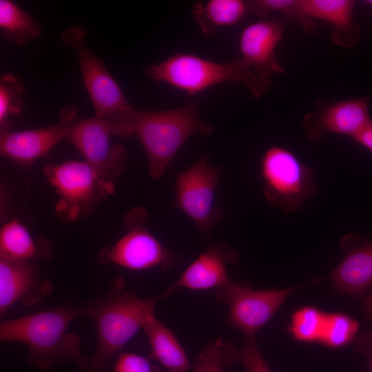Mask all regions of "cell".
Segmentation results:
<instances>
[{
  "label": "cell",
  "instance_id": "6da1fadb",
  "mask_svg": "<svg viewBox=\"0 0 372 372\" xmlns=\"http://www.w3.org/2000/svg\"><path fill=\"white\" fill-rule=\"evenodd\" d=\"M163 298L139 297L127 289L124 278L117 276L99 296L76 305L77 316L92 320L96 331L95 349L79 364L81 369L106 372L108 361L143 329Z\"/></svg>",
  "mask_w": 372,
  "mask_h": 372
},
{
  "label": "cell",
  "instance_id": "7a4b0ae2",
  "mask_svg": "<svg viewBox=\"0 0 372 372\" xmlns=\"http://www.w3.org/2000/svg\"><path fill=\"white\" fill-rule=\"evenodd\" d=\"M103 117L110 124L114 136L135 135L138 138L147 158L149 175L154 180L162 177L174 155L193 134L208 136L213 132L192 103L154 111L132 107Z\"/></svg>",
  "mask_w": 372,
  "mask_h": 372
},
{
  "label": "cell",
  "instance_id": "3957f363",
  "mask_svg": "<svg viewBox=\"0 0 372 372\" xmlns=\"http://www.w3.org/2000/svg\"><path fill=\"white\" fill-rule=\"evenodd\" d=\"M72 301L53 309L3 320L0 323V341L18 342L28 348L30 364L41 371L55 365L83 360L81 354V339L68 331L77 318Z\"/></svg>",
  "mask_w": 372,
  "mask_h": 372
},
{
  "label": "cell",
  "instance_id": "277c9868",
  "mask_svg": "<svg viewBox=\"0 0 372 372\" xmlns=\"http://www.w3.org/2000/svg\"><path fill=\"white\" fill-rule=\"evenodd\" d=\"M158 82L180 90L189 96L222 83L245 85L254 97H260L269 88L236 58L227 63L213 61L197 55L177 52L145 70Z\"/></svg>",
  "mask_w": 372,
  "mask_h": 372
},
{
  "label": "cell",
  "instance_id": "5b68a950",
  "mask_svg": "<svg viewBox=\"0 0 372 372\" xmlns=\"http://www.w3.org/2000/svg\"><path fill=\"white\" fill-rule=\"evenodd\" d=\"M43 171L59 196L56 213L65 221H75L90 214L114 191V183L103 178L85 161L49 164Z\"/></svg>",
  "mask_w": 372,
  "mask_h": 372
},
{
  "label": "cell",
  "instance_id": "8992f818",
  "mask_svg": "<svg viewBox=\"0 0 372 372\" xmlns=\"http://www.w3.org/2000/svg\"><path fill=\"white\" fill-rule=\"evenodd\" d=\"M260 174L265 199L286 213L300 208L318 190L313 169L282 146H271L264 152Z\"/></svg>",
  "mask_w": 372,
  "mask_h": 372
},
{
  "label": "cell",
  "instance_id": "52a82bcc",
  "mask_svg": "<svg viewBox=\"0 0 372 372\" xmlns=\"http://www.w3.org/2000/svg\"><path fill=\"white\" fill-rule=\"evenodd\" d=\"M221 172L220 167L211 166L207 157L202 156L175 174L172 206L185 214L205 235H209L223 218L222 211L214 205Z\"/></svg>",
  "mask_w": 372,
  "mask_h": 372
},
{
  "label": "cell",
  "instance_id": "ba28073f",
  "mask_svg": "<svg viewBox=\"0 0 372 372\" xmlns=\"http://www.w3.org/2000/svg\"><path fill=\"white\" fill-rule=\"evenodd\" d=\"M146 211L134 209L125 218L127 233L112 247L102 249L98 259L129 270L143 271L155 267L170 268L176 261V254L165 247L144 225Z\"/></svg>",
  "mask_w": 372,
  "mask_h": 372
},
{
  "label": "cell",
  "instance_id": "9c48e42d",
  "mask_svg": "<svg viewBox=\"0 0 372 372\" xmlns=\"http://www.w3.org/2000/svg\"><path fill=\"white\" fill-rule=\"evenodd\" d=\"M302 287L255 290L230 280L216 289V298L228 308L227 324L240 331L245 338H252L285 300Z\"/></svg>",
  "mask_w": 372,
  "mask_h": 372
},
{
  "label": "cell",
  "instance_id": "30bf717a",
  "mask_svg": "<svg viewBox=\"0 0 372 372\" xmlns=\"http://www.w3.org/2000/svg\"><path fill=\"white\" fill-rule=\"evenodd\" d=\"M86 30L79 25L63 30L61 41L76 52L85 87L92 101L95 116L132 108L120 86L105 67L103 61L85 44Z\"/></svg>",
  "mask_w": 372,
  "mask_h": 372
},
{
  "label": "cell",
  "instance_id": "8fae6325",
  "mask_svg": "<svg viewBox=\"0 0 372 372\" xmlns=\"http://www.w3.org/2000/svg\"><path fill=\"white\" fill-rule=\"evenodd\" d=\"M109 122L103 116L74 121L64 140L71 143L105 180L114 183L125 169L124 147L112 143Z\"/></svg>",
  "mask_w": 372,
  "mask_h": 372
},
{
  "label": "cell",
  "instance_id": "7c38bea8",
  "mask_svg": "<svg viewBox=\"0 0 372 372\" xmlns=\"http://www.w3.org/2000/svg\"><path fill=\"white\" fill-rule=\"evenodd\" d=\"M78 109L73 105L63 107L56 123L39 129L1 133L0 152L20 165L30 166L45 156L61 140L64 139L74 123Z\"/></svg>",
  "mask_w": 372,
  "mask_h": 372
},
{
  "label": "cell",
  "instance_id": "4fadbf2b",
  "mask_svg": "<svg viewBox=\"0 0 372 372\" xmlns=\"http://www.w3.org/2000/svg\"><path fill=\"white\" fill-rule=\"evenodd\" d=\"M283 34L284 28L279 20L265 19L250 23L240 36L241 60L269 87L273 76L285 71L276 55Z\"/></svg>",
  "mask_w": 372,
  "mask_h": 372
},
{
  "label": "cell",
  "instance_id": "5bb4252c",
  "mask_svg": "<svg viewBox=\"0 0 372 372\" xmlns=\"http://www.w3.org/2000/svg\"><path fill=\"white\" fill-rule=\"evenodd\" d=\"M369 96L335 101L307 113L302 125L307 137L320 141L324 134L355 136L371 119Z\"/></svg>",
  "mask_w": 372,
  "mask_h": 372
},
{
  "label": "cell",
  "instance_id": "9a60e30c",
  "mask_svg": "<svg viewBox=\"0 0 372 372\" xmlns=\"http://www.w3.org/2000/svg\"><path fill=\"white\" fill-rule=\"evenodd\" d=\"M340 246L344 256L332 269L329 280L336 292L362 297L372 287V240L351 233L341 239Z\"/></svg>",
  "mask_w": 372,
  "mask_h": 372
},
{
  "label": "cell",
  "instance_id": "2e32d148",
  "mask_svg": "<svg viewBox=\"0 0 372 372\" xmlns=\"http://www.w3.org/2000/svg\"><path fill=\"white\" fill-rule=\"evenodd\" d=\"M50 280L42 277L32 262L0 258V318L14 305L33 306L53 291Z\"/></svg>",
  "mask_w": 372,
  "mask_h": 372
},
{
  "label": "cell",
  "instance_id": "e0dca14e",
  "mask_svg": "<svg viewBox=\"0 0 372 372\" xmlns=\"http://www.w3.org/2000/svg\"><path fill=\"white\" fill-rule=\"evenodd\" d=\"M237 261L235 250L225 245L209 247L189 264L176 282L163 295L169 296L179 288L216 289L230 280L227 273L228 265Z\"/></svg>",
  "mask_w": 372,
  "mask_h": 372
},
{
  "label": "cell",
  "instance_id": "ac0fdd59",
  "mask_svg": "<svg viewBox=\"0 0 372 372\" xmlns=\"http://www.w3.org/2000/svg\"><path fill=\"white\" fill-rule=\"evenodd\" d=\"M302 10L310 18L332 27L331 41L344 48L360 41L362 30L353 19L355 1L351 0H299Z\"/></svg>",
  "mask_w": 372,
  "mask_h": 372
},
{
  "label": "cell",
  "instance_id": "d6986e66",
  "mask_svg": "<svg viewBox=\"0 0 372 372\" xmlns=\"http://www.w3.org/2000/svg\"><path fill=\"white\" fill-rule=\"evenodd\" d=\"M53 255L50 242L43 237L34 238L17 219L3 225L0 230V258L20 262L49 260Z\"/></svg>",
  "mask_w": 372,
  "mask_h": 372
},
{
  "label": "cell",
  "instance_id": "ffe728a7",
  "mask_svg": "<svg viewBox=\"0 0 372 372\" xmlns=\"http://www.w3.org/2000/svg\"><path fill=\"white\" fill-rule=\"evenodd\" d=\"M143 329L151 349L150 358L158 361L168 372L192 369L186 352L176 335L154 315L147 318Z\"/></svg>",
  "mask_w": 372,
  "mask_h": 372
},
{
  "label": "cell",
  "instance_id": "44dd1931",
  "mask_svg": "<svg viewBox=\"0 0 372 372\" xmlns=\"http://www.w3.org/2000/svg\"><path fill=\"white\" fill-rule=\"evenodd\" d=\"M250 13L249 1L209 0L196 2L192 8L194 21L203 34H214L218 30L234 25Z\"/></svg>",
  "mask_w": 372,
  "mask_h": 372
},
{
  "label": "cell",
  "instance_id": "7402d4cb",
  "mask_svg": "<svg viewBox=\"0 0 372 372\" xmlns=\"http://www.w3.org/2000/svg\"><path fill=\"white\" fill-rule=\"evenodd\" d=\"M0 28L4 39L20 46L41 34L37 20L10 0L0 1Z\"/></svg>",
  "mask_w": 372,
  "mask_h": 372
},
{
  "label": "cell",
  "instance_id": "603a6c76",
  "mask_svg": "<svg viewBox=\"0 0 372 372\" xmlns=\"http://www.w3.org/2000/svg\"><path fill=\"white\" fill-rule=\"evenodd\" d=\"M327 312L313 306L300 307L292 313L287 331L298 342L319 344Z\"/></svg>",
  "mask_w": 372,
  "mask_h": 372
},
{
  "label": "cell",
  "instance_id": "cb8c5ba5",
  "mask_svg": "<svg viewBox=\"0 0 372 372\" xmlns=\"http://www.w3.org/2000/svg\"><path fill=\"white\" fill-rule=\"evenodd\" d=\"M359 329V322L352 316L344 313H327L319 344L330 349L344 347L355 341Z\"/></svg>",
  "mask_w": 372,
  "mask_h": 372
},
{
  "label": "cell",
  "instance_id": "d4e9b609",
  "mask_svg": "<svg viewBox=\"0 0 372 372\" xmlns=\"http://www.w3.org/2000/svg\"><path fill=\"white\" fill-rule=\"evenodd\" d=\"M220 351L225 366L238 362L246 372H273L262 355L255 338H245L240 347L231 342H223Z\"/></svg>",
  "mask_w": 372,
  "mask_h": 372
},
{
  "label": "cell",
  "instance_id": "484cf974",
  "mask_svg": "<svg viewBox=\"0 0 372 372\" xmlns=\"http://www.w3.org/2000/svg\"><path fill=\"white\" fill-rule=\"evenodd\" d=\"M250 13L262 17L278 13L287 19L300 23L307 33L317 30L315 20L307 16L300 8L299 0H255L249 1Z\"/></svg>",
  "mask_w": 372,
  "mask_h": 372
},
{
  "label": "cell",
  "instance_id": "4316f807",
  "mask_svg": "<svg viewBox=\"0 0 372 372\" xmlns=\"http://www.w3.org/2000/svg\"><path fill=\"white\" fill-rule=\"evenodd\" d=\"M24 87L21 81L12 74L0 78V129L1 133L10 130L9 118L23 112Z\"/></svg>",
  "mask_w": 372,
  "mask_h": 372
},
{
  "label": "cell",
  "instance_id": "83f0119b",
  "mask_svg": "<svg viewBox=\"0 0 372 372\" xmlns=\"http://www.w3.org/2000/svg\"><path fill=\"white\" fill-rule=\"evenodd\" d=\"M223 340L218 338L203 347L192 369L195 372H224L225 366L221 356Z\"/></svg>",
  "mask_w": 372,
  "mask_h": 372
},
{
  "label": "cell",
  "instance_id": "f1b7e54d",
  "mask_svg": "<svg viewBox=\"0 0 372 372\" xmlns=\"http://www.w3.org/2000/svg\"><path fill=\"white\" fill-rule=\"evenodd\" d=\"M113 372H162L161 369L141 355L121 353L117 358Z\"/></svg>",
  "mask_w": 372,
  "mask_h": 372
},
{
  "label": "cell",
  "instance_id": "f546056e",
  "mask_svg": "<svg viewBox=\"0 0 372 372\" xmlns=\"http://www.w3.org/2000/svg\"><path fill=\"white\" fill-rule=\"evenodd\" d=\"M354 344L356 351L368 360L369 371L372 372V330L358 335Z\"/></svg>",
  "mask_w": 372,
  "mask_h": 372
},
{
  "label": "cell",
  "instance_id": "4dcf8cb0",
  "mask_svg": "<svg viewBox=\"0 0 372 372\" xmlns=\"http://www.w3.org/2000/svg\"><path fill=\"white\" fill-rule=\"evenodd\" d=\"M353 139L372 152V120H371Z\"/></svg>",
  "mask_w": 372,
  "mask_h": 372
},
{
  "label": "cell",
  "instance_id": "1f68e13d",
  "mask_svg": "<svg viewBox=\"0 0 372 372\" xmlns=\"http://www.w3.org/2000/svg\"><path fill=\"white\" fill-rule=\"evenodd\" d=\"M362 309L372 324V289L362 296Z\"/></svg>",
  "mask_w": 372,
  "mask_h": 372
},
{
  "label": "cell",
  "instance_id": "d6a6232c",
  "mask_svg": "<svg viewBox=\"0 0 372 372\" xmlns=\"http://www.w3.org/2000/svg\"><path fill=\"white\" fill-rule=\"evenodd\" d=\"M364 3L372 6V0H366V1H364Z\"/></svg>",
  "mask_w": 372,
  "mask_h": 372
}]
</instances>
